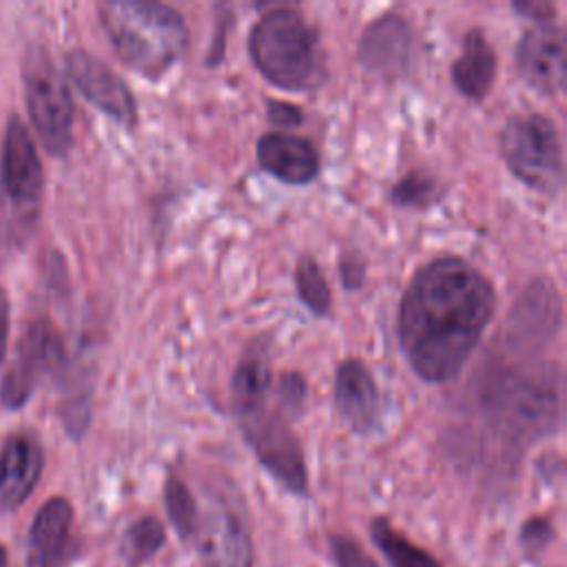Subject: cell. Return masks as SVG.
<instances>
[{
	"instance_id": "cell-1",
	"label": "cell",
	"mask_w": 567,
	"mask_h": 567,
	"mask_svg": "<svg viewBox=\"0 0 567 567\" xmlns=\"http://www.w3.org/2000/svg\"><path fill=\"white\" fill-rule=\"evenodd\" d=\"M492 284L461 257L425 264L410 281L399 337L412 370L430 383L456 377L492 321Z\"/></svg>"
},
{
	"instance_id": "cell-2",
	"label": "cell",
	"mask_w": 567,
	"mask_h": 567,
	"mask_svg": "<svg viewBox=\"0 0 567 567\" xmlns=\"http://www.w3.org/2000/svg\"><path fill=\"white\" fill-rule=\"evenodd\" d=\"M102 24L120 60L151 80L164 75L188 44L184 18L162 2H106L102 4Z\"/></svg>"
},
{
	"instance_id": "cell-3",
	"label": "cell",
	"mask_w": 567,
	"mask_h": 567,
	"mask_svg": "<svg viewBox=\"0 0 567 567\" xmlns=\"http://www.w3.org/2000/svg\"><path fill=\"white\" fill-rule=\"evenodd\" d=\"M248 47L261 75L286 91H310L326 80L319 38L295 9L268 11L252 27Z\"/></svg>"
},
{
	"instance_id": "cell-4",
	"label": "cell",
	"mask_w": 567,
	"mask_h": 567,
	"mask_svg": "<svg viewBox=\"0 0 567 567\" xmlns=\"http://www.w3.org/2000/svg\"><path fill=\"white\" fill-rule=\"evenodd\" d=\"M501 151L509 171L527 186L554 195L563 186V144L551 120L538 113L514 115L501 133Z\"/></svg>"
},
{
	"instance_id": "cell-5",
	"label": "cell",
	"mask_w": 567,
	"mask_h": 567,
	"mask_svg": "<svg viewBox=\"0 0 567 567\" xmlns=\"http://www.w3.org/2000/svg\"><path fill=\"white\" fill-rule=\"evenodd\" d=\"M22 78L29 117L44 148L64 155L73 142V100L62 73L44 49H29Z\"/></svg>"
},
{
	"instance_id": "cell-6",
	"label": "cell",
	"mask_w": 567,
	"mask_h": 567,
	"mask_svg": "<svg viewBox=\"0 0 567 567\" xmlns=\"http://www.w3.org/2000/svg\"><path fill=\"white\" fill-rule=\"evenodd\" d=\"M241 430L261 465L290 492L306 494L308 474L303 452L286 421L259 408L241 416Z\"/></svg>"
},
{
	"instance_id": "cell-7",
	"label": "cell",
	"mask_w": 567,
	"mask_h": 567,
	"mask_svg": "<svg viewBox=\"0 0 567 567\" xmlns=\"http://www.w3.org/2000/svg\"><path fill=\"white\" fill-rule=\"evenodd\" d=\"M60 361H62V343L55 330L44 321L33 323L24 332L18 346V354L2 379V385H0L2 403L11 410H18L20 405H24L38 379L51 372Z\"/></svg>"
},
{
	"instance_id": "cell-8",
	"label": "cell",
	"mask_w": 567,
	"mask_h": 567,
	"mask_svg": "<svg viewBox=\"0 0 567 567\" xmlns=\"http://www.w3.org/2000/svg\"><path fill=\"white\" fill-rule=\"evenodd\" d=\"M0 184L4 197L20 208H33L42 197L44 175L35 144L24 122L13 115L7 124Z\"/></svg>"
},
{
	"instance_id": "cell-9",
	"label": "cell",
	"mask_w": 567,
	"mask_h": 567,
	"mask_svg": "<svg viewBox=\"0 0 567 567\" xmlns=\"http://www.w3.org/2000/svg\"><path fill=\"white\" fill-rule=\"evenodd\" d=\"M66 73L78 91L100 111L117 120L120 124L133 126L137 120L135 97L124 80L111 71L100 58L86 51H73L66 55Z\"/></svg>"
},
{
	"instance_id": "cell-10",
	"label": "cell",
	"mask_w": 567,
	"mask_h": 567,
	"mask_svg": "<svg viewBox=\"0 0 567 567\" xmlns=\"http://www.w3.org/2000/svg\"><path fill=\"white\" fill-rule=\"evenodd\" d=\"M206 567H252V545L239 518L219 507L197 516L193 536Z\"/></svg>"
},
{
	"instance_id": "cell-11",
	"label": "cell",
	"mask_w": 567,
	"mask_h": 567,
	"mask_svg": "<svg viewBox=\"0 0 567 567\" xmlns=\"http://www.w3.org/2000/svg\"><path fill=\"white\" fill-rule=\"evenodd\" d=\"M565 35L551 22L527 29L518 42V69L523 78L545 95L565 89Z\"/></svg>"
},
{
	"instance_id": "cell-12",
	"label": "cell",
	"mask_w": 567,
	"mask_h": 567,
	"mask_svg": "<svg viewBox=\"0 0 567 567\" xmlns=\"http://www.w3.org/2000/svg\"><path fill=\"white\" fill-rule=\"evenodd\" d=\"M410 42L408 22L401 16H381L363 33L359 60L374 75L396 78L408 69Z\"/></svg>"
},
{
	"instance_id": "cell-13",
	"label": "cell",
	"mask_w": 567,
	"mask_h": 567,
	"mask_svg": "<svg viewBox=\"0 0 567 567\" xmlns=\"http://www.w3.org/2000/svg\"><path fill=\"white\" fill-rule=\"evenodd\" d=\"M42 465L44 454L33 436H11L0 454V507H18L35 487Z\"/></svg>"
},
{
	"instance_id": "cell-14",
	"label": "cell",
	"mask_w": 567,
	"mask_h": 567,
	"mask_svg": "<svg viewBox=\"0 0 567 567\" xmlns=\"http://www.w3.org/2000/svg\"><path fill=\"white\" fill-rule=\"evenodd\" d=\"M334 403L341 419L357 432L372 427L379 412V394L370 370L359 359H346L334 372Z\"/></svg>"
},
{
	"instance_id": "cell-15",
	"label": "cell",
	"mask_w": 567,
	"mask_h": 567,
	"mask_svg": "<svg viewBox=\"0 0 567 567\" xmlns=\"http://www.w3.org/2000/svg\"><path fill=\"white\" fill-rule=\"evenodd\" d=\"M257 159L264 171L288 184L312 182L319 173V155L308 140L266 133L257 142Z\"/></svg>"
},
{
	"instance_id": "cell-16",
	"label": "cell",
	"mask_w": 567,
	"mask_h": 567,
	"mask_svg": "<svg viewBox=\"0 0 567 567\" xmlns=\"http://www.w3.org/2000/svg\"><path fill=\"white\" fill-rule=\"evenodd\" d=\"M71 520L73 507L62 496H55L40 507L29 532L27 567H58L69 538Z\"/></svg>"
},
{
	"instance_id": "cell-17",
	"label": "cell",
	"mask_w": 567,
	"mask_h": 567,
	"mask_svg": "<svg viewBox=\"0 0 567 567\" xmlns=\"http://www.w3.org/2000/svg\"><path fill=\"white\" fill-rule=\"evenodd\" d=\"M496 75V53L483 31H470L463 40V53L452 64V80L456 89L470 97L481 100L489 93Z\"/></svg>"
},
{
	"instance_id": "cell-18",
	"label": "cell",
	"mask_w": 567,
	"mask_h": 567,
	"mask_svg": "<svg viewBox=\"0 0 567 567\" xmlns=\"http://www.w3.org/2000/svg\"><path fill=\"white\" fill-rule=\"evenodd\" d=\"M270 390V368L264 352H246L233 377V401L239 416L261 408Z\"/></svg>"
},
{
	"instance_id": "cell-19",
	"label": "cell",
	"mask_w": 567,
	"mask_h": 567,
	"mask_svg": "<svg viewBox=\"0 0 567 567\" xmlns=\"http://www.w3.org/2000/svg\"><path fill=\"white\" fill-rule=\"evenodd\" d=\"M370 534L377 547L388 558L390 567H443L432 554L399 534L385 518H374L370 525Z\"/></svg>"
},
{
	"instance_id": "cell-20",
	"label": "cell",
	"mask_w": 567,
	"mask_h": 567,
	"mask_svg": "<svg viewBox=\"0 0 567 567\" xmlns=\"http://www.w3.org/2000/svg\"><path fill=\"white\" fill-rule=\"evenodd\" d=\"M164 543V525L155 516L137 518L122 536V556L128 567L146 563Z\"/></svg>"
},
{
	"instance_id": "cell-21",
	"label": "cell",
	"mask_w": 567,
	"mask_h": 567,
	"mask_svg": "<svg viewBox=\"0 0 567 567\" xmlns=\"http://www.w3.org/2000/svg\"><path fill=\"white\" fill-rule=\"evenodd\" d=\"M164 501H166V512L171 516V523L175 525L177 534L188 540L193 536L199 507L195 503L193 492L186 487V483L177 476H171L164 487Z\"/></svg>"
},
{
	"instance_id": "cell-22",
	"label": "cell",
	"mask_w": 567,
	"mask_h": 567,
	"mask_svg": "<svg viewBox=\"0 0 567 567\" xmlns=\"http://www.w3.org/2000/svg\"><path fill=\"white\" fill-rule=\"evenodd\" d=\"M297 292L315 315H326L330 310L328 281L317 261L308 255L301 257L297 266Z\"/></svg>"
},
{
	"instance_id": "cell-23",
	"label": "cell",
	"mask_w": 567,
	"mask_h": 567,
	"mask_svg": "<svg viewBox=\"0 0 567 567\" xmlns=\"http://www.w3.org/2000/svg\"><path fill=\"white\" fill-rule=\"evenodd\" d=\"M436 186L427 175L410 173L392 190V199L401 206H425L434 199Z\"/></svg>"
},
{
	"instance_id": "cell-24",
	"label": "cell",
	"mask_w": 567,
	"mask_h": 567,
	"mask_svg": "<svg viewBox=\"0 0 567 567\" xmlns=\"http://www.w3.org/2000/svg\"><path fill=\"white\" fill-rule=\"evenodd\" d=\"M330 549H332V558L337 563V567H379L370 554L352 538L341 536V534H332L330 536Z\"/></svg>"
},
{
	"instance_id": "cell-25",
	"label": "cell",
	"mask_w": 567,
	"mask_h": 567,
	"mask_svg": "<svg viewBox=\"0 0 567 567\" xmlns=\"http://www.w3.org/2000/svg\"><path fill=\"white\" fill-rule=\"evenodd\" d=\"M277 394H279V401L284 403V410H288V412L297 414V412H299V408L303 405L306 383H303V379H301L299 374L288 372V374H284V377H281Z\"/></svg>"
},
{
	"instance_id": "cell-26",
	"label": "cell",
	"mask_w": 567,
	"mask_h": 567,
	"mask_svg": "<svg viewBox=\"0 0 567 567\" xmlns=\"http://www.w3.org/2000/svg\"><path fill=\"white\" fill-rule=\"evenodd\" d=\"M514 9L520 11L527 18H534L538 24H547L554 18V7L549 2L540 0H527V2H514Z\"/></svg>"
},
{
	"instance_id": "cell-27",
	"label": "cell",
	"mask_w": 567,
	"mask_h": 567,
	"mask_svg": "<svg viewBox=\"0 0 567 567\" xmlns=\"http://www.w3.org/2000/svg\"><path fill=\"white\" fill-rule=\"evenodd\" d=\"M268 115L275 124H286V126H295L301 120V113H299L297 106L281 104V102H270Z\"/></svg>"
},
{
	"instance_id": "cell-28",
	"label": "cell",
	"mask_w": 567,
	"mask_h": 567,
	"mask_svg": "<svg viewBox=\"0 0 567 567\" xmlns=\"http://www.w3.org/2000/svg\"><path fill=\"white\" fill-rule=\"evenodd\" d=\"M7 337H9V299L4 290H0V363L7 352Z\"/></svg>"
},
{
	"instance_id": "cell-29",
	"label": "cell",
	"mask_w": 567,
	"mask_h": 567,
	"mask_svg": "<svg viewBox=\"0 0 567 567\" xmlns=\"http://www.w3.org/2000/svg\"><path fill=\"white\" fill-rule=\"evenodd\" d=\"M547 536H549V525H547V520H529L527 525H525V529H523V538L529 543H543V540H547Z\"/></svg>"
},
{
	"instance_id": "cell-30",
	"label": "cell",
	"mask_w": 567,
	"mask_h": 567,
	"mask_svg": "<svg viewBox=\"0 0 567 567\" xmlns=\"http://www.w3.org/2000/svg\"><path fill=\"white\" fill-rule=\"evenodd\" d=\"M343 281H346L348 288L361 286V281H363V266H361V264H350V261H346V264H343Z\"/></svg>"
},
{
	"instance_id": "cell-31",
	"label": "cell",
	"mask_w": 567,
	"mask_h": 567,
	"mask_svg": "<svg viewBox=\"0 0 567 567\" xmlns=\"http://www.w3.org/2000/svg\"><path fill=\"white\" fill-rule=\"evenodd\" d=\"M0 567H7V551L2 545H0Z\"/></svg>"
}]
</instances>
